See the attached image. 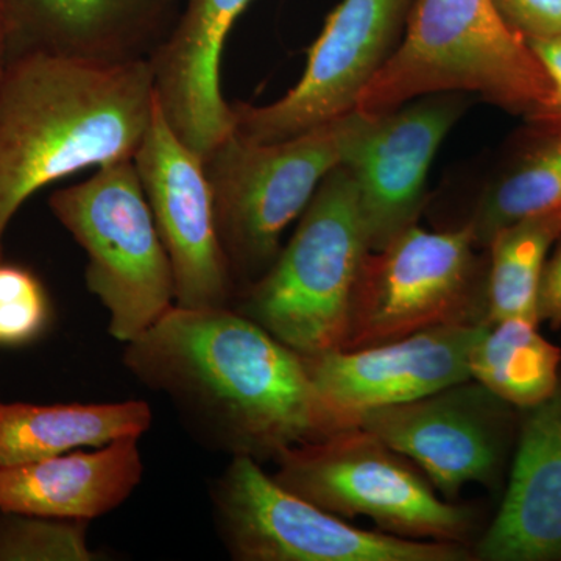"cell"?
Masks as SVG:
<instances>
[{"label": "cell", "instance_id": "cell-1", "mask_svg": "<svg viewBox=\"0 0 561 561\" xmlns=\"http://www.w3.org/2000/svg\"><path fill=\"white\" fill-rule=\"evenodd\" d=\"M209 448L275 461L286 449L359 427L317 390L300 354L242 313L173 305L122 354Z\"/></svg>", "mask_w": 561, "mask_h": 561}, {"label": "cell", "instance_id": "cell-2", "mask_svg": "<svg viewBox=\"0 0 561 561\" xmlns=\"http://www.w3.org/2000/svg\"><path fill=\"white\" fill-rule=\"evenodd\" d=\"M154 105L149 60L10 57L0 83V257L3 234L31 195L92 165L131 160Z\"/></svg>", "mask_w": 561, "mask_h": 561}, {"label": "cell", "instance_id": "cell-3", "mask_svg": "<svg viewBox=\"0 0 561 561\" xmlns=\"http://www.w3.org/2000/svg\"><path fill=\"white\" fill-rule=\"evenodd\" d=\"M460 91L478 92L527 121L553 99L537 55L491 0H413L400 47L362 92L356 111L376 116L426 95Z\"/></svg>", "mask_w": 561, "mask_h": 561}, {"label": "cell", "instance_id": "cell-4", "mask_svg": "<svg viewBox=\"0 0 561 561\" xmlns=\"http://www.w3.org/2000/svg\"><path fill=\"white\" fill-rule=\"evenodd\" d=\"M370 251L356 183L337 165L272 267L239 290L231 308L300 356L342 350L351 298Z\"/></svg>", "mask_w": 561, "mask_h": 561}, {"label": "cell", "instance_id": "cell-5", "mask_svg": "<svg viewBox=\"0 0 561 561\" xmlns=\"http://www.w3.org/2000/svg\"><path fill=\"white\" fill-rule=\"evenodd\" d=\"M354 116L356 110L275 142L234 131L203 160L217 234L238 291L272 267L283 249L284 230L305 213L328 173L341 165Z\"/></svg>", "mask_w": 561, "mask_h": 561}, {"label": "cell", "instance_id": "cell-6", "mask_svg": "<svg viewBox=\"0 0 561 561\" xmlns=\"http://www.w3.org/2000/svg\"><path fill=\"white\" fill-rule=\"evenodd\" d=\"M49 206L87 251L88 290L108 312V332L131 342L175 305L168 251L135 162H106L90 180L54 192Z\"/></svg>", "mask_w": 561, "mask_h": 561}, {"label": "cell", "instance_id": "cell-7", "mask_svg": "<svg viewBox=\"0 0 561 561\" xmlns=\"http://www.w3.org/2000/svg\"><path fill=\"white\" fill-rule=\"evenodd\" d=\"M273 479L317 507L411 540L470 546L479 512L435 493L415 463L364 427L286 449Z\"/></svg>", "mask_w": 561, "mask_h": 561}, {"label": "cell", "instance_id": "cell-8", "mask_svg": "<svg viewBox=\"0 0 561 561\" xmlns=\"http://www.w3.org/2000/svg\"><path fill=\"white\" fill-rule=\"evenodd\" d=\"M468 225L408 228L362 264L351 298L345 351L368 348L432 328L489 323V261ZM490 324V323H489Z\"/></svg>", "mask_w": 561, "mask_h": 561}, {"label": "cell", "instance_id": "cell-9", "mask_svg": "<svg viewBox=\"0 0 561 561\" xmlns=\"http://www.w3.org/2000/svg\"><path fill=\"white\" fill-rule=\"evenodd\" d=\"M214 522L238 561H472L459 542L421 541L351 526L302 500L250 457H231L210 486Z\"/></svg>", "mask_w": 561, "mask_h": 561}, {"label": "cell", "instance_id": "cell-10", "mask_svg": "<svg viewBox=\"0 0 561 561\" xmlns=\"http://www.w3.org/2000/svg\"><path fill=\"white\" fill-rule=\"evenodd\" d=\"M518 408L476 379L419 400L362 413L359 426L411 459L445 500L468 483L502 481L519 427Z\"/></svg>", "mask_w": 561, "mask_h": 561}, {"label": "cell", "instance_id": "cell-11", "mask_svg": "<svg viewBox=\"0 0 561 561\" xmlns=\"http://www.w3.org/2000/svg\"><path fill=\"white\" fill-rule=\"evenodd\" d=\"M413 0H342L309 50L300 81L265 106L231 105L234 131L275 142L345 116L393 54Z\"/></svg>", "mask_w": 561, "mask_h": 561}, {"label": "cell", "instance_id": "cell-12", "mask_svg": "<svg viewBox=\"0 0 561 561\" xmlns=\"http://www.w3.org/2000/svg\"><path fill=\"white\" fill-rule=\"evenodd\" d=\"M133 162L171 261L175 305L232 306L238 289L217 234L205 162L175 135L158 102Z\"/></svg>", "mask_w": 561, "mask_h": 561}, {"label": "cell", "instance_id": "cell-13", "mask_svg": "<svg viewBox=\"0 0 561 561\" xmlns=\"http://www.w3.org/2000/svg\"><path fill=\"white\" fill-rule=\"evenodd\" d=\"M461 108L457 92H443L376 116L356 111L341 165L356 183L371 251L419 221L432 161Z\"/></svg>", "mask_w": 561, "mask_h": 561}, {"label": "cell", "instance_id": "cell-14", "mask_svg": "<svg viewBox=\"0 0 561 561\" xmlns=\"http://www.w3.org/2000/svg\"><path fill=\"white\" fill-rule=\"evenodd\" d=\"M486 327L432 328L368 348L301 357L324 400L359 421L371 409L419 400L471 379V351Z\"/></svg>", "mask_w": 561, "mask_h": 561}, {"label": "cell", "instance_id": "cell-15", "mask_svg": "<svg viewBox=\"0 0 561 561\" xmlns=\"http://www.w3.org/2000/svg\"><path fill=\"white\" fill-rule=\"evenodd\" d=\"M184 0H0L10 57L46 54L95 65L150 60Z\"/></svg>", "mask_w": 561, "mask_h": 561}, {"label": "cell", "instance_id": "cell-16", "mask_svg": "<svg viewBox=\"0 0 561 561\" xmlns=\"http://www.w3.org/2000/svg\"><path fill=\"white\" fill-rule=\"evenodd\" d=\"M253 0H184L171 35L150 58L165 121L202 160L234 133L220 90V60L232 25Z\"/></svg>", "mask_w": 561, "mask_h": 561}, {"label": "cell", "instance_id": "cell-17", "mask_svg": "<svg viewBox=\"0 0 561 561\" xmlns=\"http://www.w3.org/2000/svg\"><path fill=\"white\" fill-rule=\"evenodd\" d=\"M519 411L507 490L472 556L481 561H561V376L551 397Z\"/></svg>", "mask_w": 561, "mask_h": 561}, {"label": "cell", "instance_id": "cell-18", "mask_svg": "<svg viewBox=\"0 0 561 561\" xmlns=\"http://www.w3.org/2000/svg\"><path fill=\"white\" fill-rule=\"evenodd\" d=\"M138 443L124 437L94 451L0 467V511L81 522L108 515L142 481Z\"/></svg>", "mask_w": 561, "mask_h": 561}, {"label": "cell", "instance_id": "cell-19", "mask_svg": "<svg viewBox=\"0 0 561 561\" xmlns=\"http://www.w3.org/2000/svg\"><path fill=\"white\" fill-rule=\"evenodd\" d=\"M153 413L142 400L51 404L0 400V467L31 463L79 448L142 437Z\"/></svg>", "mask_w": 561, "mask_h": 561}, {"label": "cell", "instance_id": "cell-20", "mask_svg": "<svg viewBox=\"0 0 561 561\" xmlns=\"http://www.w3.org/2000/svg\"><path fill=\"white\" fill-rule=\"evenodd\" d=\"M526 142L483 192L468 221L479 249L502 228L561 206V124L530 122Z\"/></svg>", "mask_w": 561, "mask_h": 561}, {"label": "cell", "instance_id": "cell-21", "mask_svg": "<svg viewBox=\"0 0 561 561\" xmlns=\"http://www.w3.org/2000/svg\"><path fill=\"white\" fill-rule=\"evenodd\" d=\"M537 321L511 317L491 323L471 351V378L518 409L551 397L561 376V350Z\"/></svg>", "mask_w": 561, "mask_h": 561}, {"label": "cell", "instance_id": "cell-22", "mask_svg": "<svg viewBox=\"0 0 561 561\" xmlns=\"http://www.w3.org/2000/svg\"><path fill=\"white\" fill-rule=\"evenodd\" d=\"M561 238V206L502 228L489 250V323L538 321V287L546 260Z\"/></svg>", "mask_w": 561, "mask_h": 561}, {"label": "cell", "instance_id": "cell-23", "mask_svg": "<svg viewBox=\"0 0 561 561\" xmlns=\"http://www.w3.org/2000/svg\"><path fill=\"white\" fill-rule=\"evenodd\" d=\"M88 522L0 511V561L98 560Z\"/></svg>", "mask_w": 561, "mask_h": 561}, {"label": "cell", "instance_id": "cell-24", "mask_svg": "<svg viewBox=\"0 0 561 561\" xmlns=\"http://www.w3.org/2000/svg\"><path fill=\"white\" fill-rule=\"evenodd\" d=\"M49 320L46 291L31 272L0 264V345L35 341Z\"/></svg>", "mask_w": 561, "mask_h": 561}, {"label": "cell", "instance_id": "cell-25", "mask_svg": "<svg viewBox=\"0 0 561 561\" xmlns=\"http://www.w3.org/2000/svg\"><path fill=\"white\" fill-rule=\"evenodd\" d=\"M505 24L524 41L561 35V0H491Z\"/></svg>", "mask_w": 561, "mask_h": 561}, {"label": "cell", "instance_id": "cell-26", "mask_svg": "<svg viewBox=\"0 0 561 561\" xmlns=\"http://www.w3.org/2000/svg\"><path fill=\"white\" fill-rule=\"evenodd\" d=\"M538 321L561 328V238L551 250L542 268L537 302Z\"/></svg>", "mask_w": 561, "mask_h": 561}, {"label": "cell", "instance_id": "cell-27", "mask_svg": "<svg viewBox=\"0 0 561 561\" xmlns=\"http://www.w3.org/2000/svg\"><path fill=\"white\" fill-rule=\"evenodd\" d=\"M527 44H529L534 54L537 55L542 68L548 72L553 87V99L549 108L529 122L561 124V35L552 36V38L530 41Z\"/></svg>", "mask_w": 561, "mask_h": 561}, {"label": "cell", "instance_id": "cell-28", "mask_svg": "<svg viewBox=\"0 0 561 561\" xmlns=\"http://www.w3.org/2000/svg\"><path fill=\"white\" fill-rule=\"evenodd\" d=\"M10 61L9 32H7L5 20H3L2 9H0V83H2L3 73Z\"/></svg>", "mask_w": 561, "mask_h": 561}]
</instances>
